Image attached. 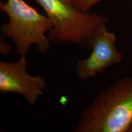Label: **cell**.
<instances>
[{"label": "cell", "mask_w": 132, "mask_h": 132, "mask_svg": "<svg viewBox=\"0 0 132 132\" xmlns=\"http://www.w3.org/2000/svg\"><path fill=\"white\" fill-rule=\"evenodd\" d=\"M132 124V78L102 90L82 110L74 132H127Z\"/></svg>", "instance_id": "obj_1"}, {"label": "cell", "mask_w": 132, "mask_h": 132, "mask_svg": "<svg viewBox=\"0 0 132 132\" xmlns=\"http://www.w3.org/2000/svg\"><path fill=\"white\" fill-rule=\"evenodd\" d=\"M35 1L53 23L48 35L52 44H74L90 50L97 31L108 23L105 16L82 12L64 0Z\"/></svg>", "instance_id": "obj_2"}, {"label": "cell", "mask_w": 132, "mask_h": 132, "mask_svg": "<svg viewBox=\"0 0 132 132\" xmlns=\"http://www.w3.org/2000/svg\"><path fill=\"white\" fill-rule=\"evenodd\" d=\"M0 10L9 17L1 26L4 37L12 41L16 53L26 56L32 45L40 53L48 52L51 42L46 32L52 29L53 23L47 16L39 13L24 0H7L0 3Z\"/></svg>", "instance_id": "obj_3"}, {"label": "cell", "mask_w": 132, "mask_h": 132, "mask_svg": "<svg viewBox=\"0 0 132 132\" xmlns=\"http://www.w3.org/2000/svg\"><path fill=\"white\" fill-rule=\"evenodd\" d=\"M26 65V56L15 62L0 61V92L17 94L34 105L44 95L47 85L42 76L29 75Z\"/></svg>", "instance_id": "obj_4"}, {"label": "cell", "mask_w": 132, "mask_h": 132, "mask_svg": "<svg viewBox=\"0 0 132 132\" xmlns=\"http://www.w3.org/2000/svg\"><path fill=\"white\" fill-rule=\"evenodd\" d=\"M116 40V34L108 31L106 25L102 26L94 37L90 55L76 63L77 77L82 80L94 78L108 67L119 64L122 54L117 49Z\"/></svg>", "instance_id": "obj_5"}, {"label": "cell", "mask_w": 132, "mask_h": 132, "mask_svg": "<svg viewBox=\"0 0 132 132\" xmlns=\"http://www.w3.org/2000/svg\"><path fill=\"white\" fill-rule=\"evenodd\" d=\"M102 0H71V4L74 7L85 12H89L94 5Z\"/></svg>", "instance_id": "obj_6"}, {"label": "cell", "mask_w": 132, "mask_h": 132, "mask_svg": "<svg viewBox=\"0 0 132 132\" xmlns=\"http://www.w3.org/2000/svg\"><path fill=\"white\" fill-rule=\"evenodd\" d=\"M12 47L10 44L6 42L4 39V36L0 37V53L4 56H7L11 52Z\"/></svg>", "instance_id": "obj_7"}, {"label": "cell", "mask_w": 132, "mask_h": 132, "mask_svg": "<svg viewBox=\"0 0 132 132\" xmlns=\"http://www.w3.org/2000/svg\"><path fill=\"white\" fill-rule=\"evenodd\" d=\"M64 1H66V2H67V3H69V4H71V0H64Z\"/></svg>", "instance_id": "obj_8"}, {"label": "cell", "mask_w": 132, "mask_h": 132, "mask_svg": "<svg viewBox=\"0 0 132 132\" xmlns=\"http://www.w3.org/2000/svg\"><path fill=\"white\" fill-rule=\"evenodd\" d=\"M129 131H130V132H132V124H131V127H130V130H129Z\"/></svg>", "instance_id": "obj_9"}]
</instances>
